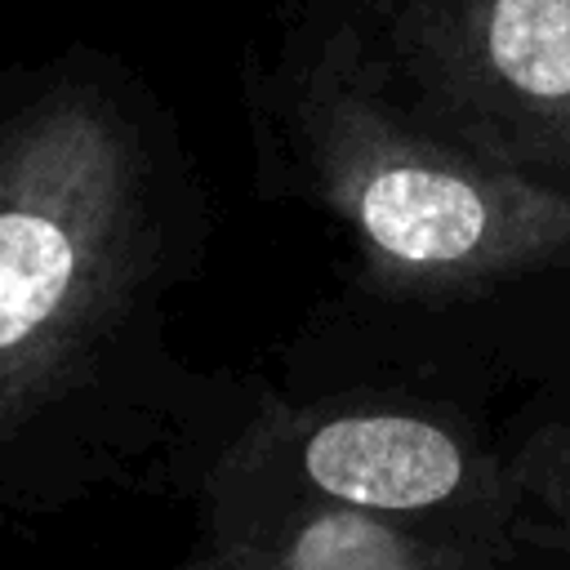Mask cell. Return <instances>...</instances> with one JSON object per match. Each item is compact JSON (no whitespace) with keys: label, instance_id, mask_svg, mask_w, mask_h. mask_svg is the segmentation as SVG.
I'll use <instances>...</instances> for the list:
<instances>
[{"label":"cell","instance_id":"cell-1","mask_svg":"<svg viewBox=\"0 0 570 570\" xmlns=\"http://www.w3.org/2000/svg\"><path fill=\"white\" fill-rule=\"evenodd\" d=\"M303 183L387 294L450 298L570 263V187L517 174L405 111L352 31H330L289 80Z\"/></svg>","mask_w":570,"mask_h":570},{"label":"cell","instance_id":"cell-2","mask_svg":"<svg viewBox=\"0 0 570 570\" xmlns=\"http://www.w3.org/2000/svg\"><path fill=\"white\" fill-rule=\"evenodd\" d=\"M142 214V147L94 85H53L0 120V436L129 298Z\"/></svg>","mask_w":570,"mask_h":570},{"label":"cell","instance_id":"cell-3","mask_svg":"<svg viewBox=\"0 0 570 570\" xmlns=\"http://www.w3.org/2000/svg\"><path fill=\"white\" fill-rule=\"evenodd\" d=\"M387 49L423 120L570 183V0H392Z\"/></svg>","mask_w":570,"mask_h":570},{"label":"cell","instance_id":"cell-4","mask_svg":"<svg viewBox=\"0 0 570 570\" xmlns=\"http://www.w3.org/2000/svg\"><path fill=\"white\" fill-rule=\"evenodd\" d=\"M307 485L347 508L410 517L450 503L468 485V450L454 432L414 414H334L303 445Z\"/></svg>","mask_w":570,"mask_h":570},{"label":"cell","instance_id":"cell-5","mask_svg":"<svg viewBox=\"0 0 570 570\" xmlns=\"http://www.w3.org/2000/svg\"><path fill=\"white\" fill-rule=\"evenodd\" d=\"M272 570H441V566L432 548L401 525V517L325 499L289 521Z\"/></svg>","mask_w":570,"mask_h":570},{"label":"cell","instance_id":"cell-6","mask_svg":"<svg viewBox=\"0 0 570 570\" xmlns=\"http://www.w3.org/2000/svg\"><path fill=\"white\" fill-rule=\"evenodd\" d=\"M521 530L570 570V423L539 428L517 454Z\"/></svg>","mask_w":570,"mask_h":570},{"label":"cell","instance_id":"cell-7","mask_svg":"<svg viewBox=\"0 0 570 570\" xmlns=\"http://www.w3.org/2000/svg\"><path fill=\"white\" fill-rule=\"evenodd\" d=\"M178 570H263V566H254L249 557H200V561H187Z\"/></svg>","mask_w":570,"mask_h":570}]
</instances>
